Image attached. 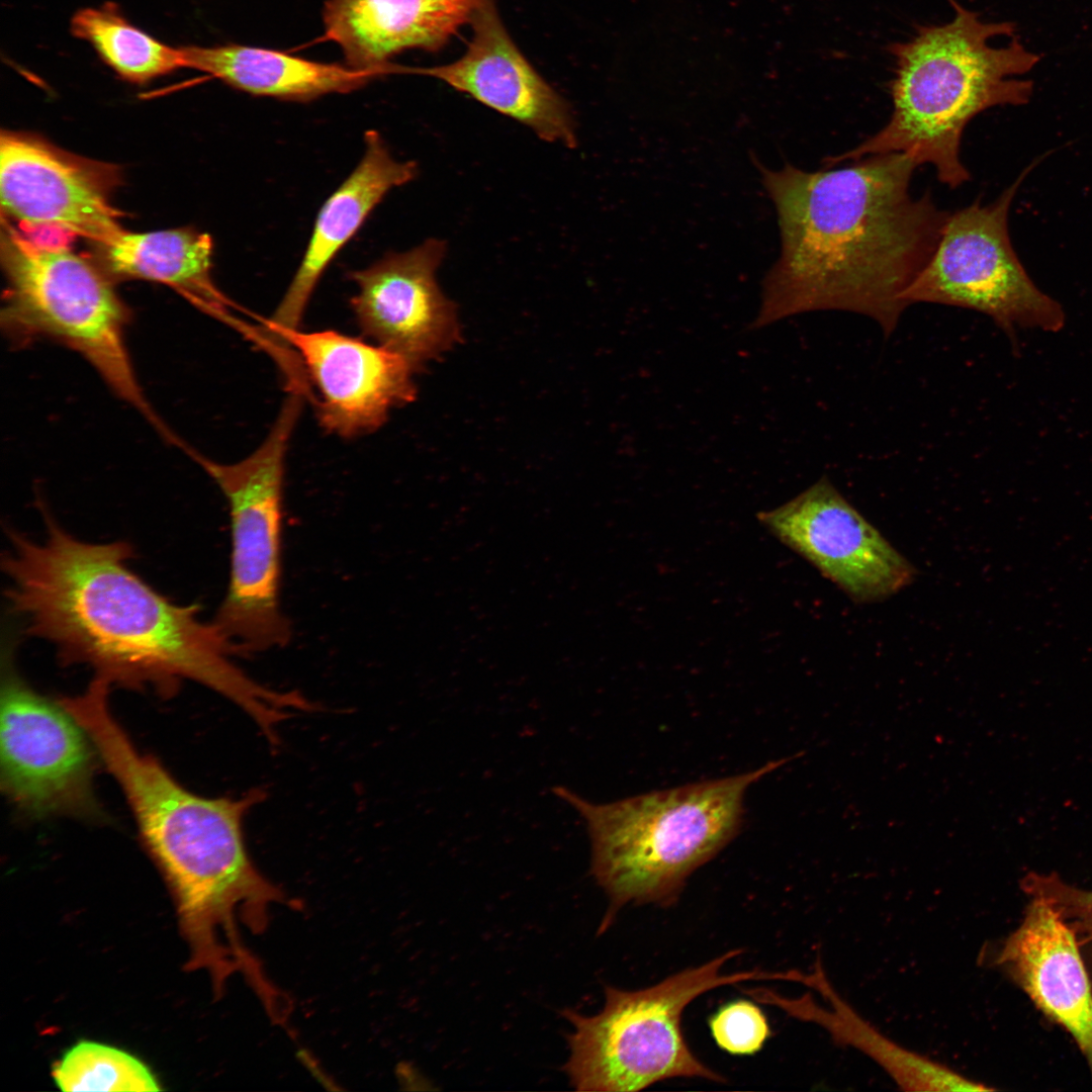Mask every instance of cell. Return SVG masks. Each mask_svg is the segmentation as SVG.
I'll use <instances>...</instances> for the list:
<instances>
[{"mask_svg": "<svg viewBox=\"0 0 1092 1092\" xmlns=\"http://www.w3.org/2000/svg\"><path fill=\"white\" fill-rule=\"evenodd\" d=\"M35 540L8 531L2 559L7 601L25 632L52 644L61 663L131 690L174 695L195 681L239 706L271 737L297 705L294 691L265 687L233 661L232 646L198 605H181L128 567L124 541L93 543L66 531L43 511Z\"/></svg>", "mask_w": 1092, "mask_h": 1092, "instance_id": "obj_1", "label": "cell"}, {"mask_svg": "<svg viewBox=\"0 0 1092 1092\" xmlns=\"http://www.w3.org/2000/svg\"><path fill=\"white\" fill-rule=\"evenodd\" d=\"M755 162L777 210L781 254L764 277L751 328L844 310L891 335L908 307L902 296L931 258L950 213L929 193H911L919 165L904 153L819 171Z\"/></svg>", "mask_w": 1092, "mask_h": 1092, "instance_id": "obj_2", "label": "cell"}, {"mask_svg": "<svg viewBox=\"0 0 1092 1092\" xmlns=\"http://www.w3.org/2000/svg\"><path fill=\"white\" fill-rule=\"evenodd\" d=\"M110 688L94 677L81 695L60 700L126 797L140 838L176 901L189 965L220 969L246 948L238 923L260 933L271 908L286 902L253 863L244 839V818L265 792L206 798L185 789L159 760L135 747L111 713Z\"/></svg>", "mask_w": 1092, "mask_h": 1092, "instance_id": "obj_3", "label": "cell"}, {"mask_svg": "<svg viewBox=\"0 0 1092 1092\" xmlns=\"http://www.w3.org/2000/svg\"><path fill=\"white\" fill-rule=\"evenodd\" d=\"M954 16L943 24L918 26L903 42L890 44L895 73L888 122L856 147L828 157L836 166L867 156L904 153L920 166L931 165L951 189L971 179L960 157L963 132L981 112L995 106L1027 104L1031 71L1040 55L1016 38L1011 21H985L952 3Z\"/></svg>", "mask_w": 1092, "mask_h": 1092, "instance_id": "obj_4", "label": "cell"}, {"mask_svg": "<svg viewBox=\"0 0 1092 1092\" xmlns=\"http://www.w3.org/2000/svg\"><path fill=\"white\" fill-rule=\"evenodd\" d=\"M800 755L740 775L606 804L589 802L563 786L553 787L552 793L585 822L590 873L610 900L601 929L628 904L673 905L688 878L739 832L747 789Z\"/></svg>", "mask_w": 1092, "mask_h": 1092, "instance_id": "obj_5", "label": "cell"}, {"mask_svg": "<svg viewBox=\"0 0 1092 1092\" xmlns=\"http://www.w3.org/2000/svg\"><path fill=\"white\" fill-rule=\"evenodd\" d=\"M741 951L729 950L647 988L627 991L608 986L603 1009L592 1016L564 1010L563 1015L573 1025L567 1036L570 1055L564 1067L573 1087L578 1091L630 1092L670 1078L724 1081L694 1055L685 1039L681 1019L691 1002L715 988L779 979V972L723 974L725 964Z\"/></svg>", "mask_w": 1092, "mask_h": 1092, "instance_id": "obj_6", "label": "cell"}, {"mask_svg": "<svg viewBox=\"0 0 1092 1092\" xmlns=\"http://www.w3.org/2000/svg\"><path fill=\"white\" fill-rule=\"evenodd\" d=\"M7 279L2 326L17 340L48 338L76 351L165 438L173 436L148 401L126 345L128 310L108 278L69 250L35 247L4 228Z\"/></svg>", "mask_w": 1092, "mask_h": 1092, "instance_id": "obj_7", "label": "cell"}, {"mask_svg": "<svg viewBox=\"0 0 1092 1092\" xmlns=\"http://www.w3.org/2000/svg\"><path fill=\"white\" fill-rule=\"evenodd\" d=\"M289 391L264 442L235 463L189 455L224 495L231 519V562L225 596L213 623L237 655L284 647L291 638L280 605L285 456L302 403Z\"/></svg>", "mask_w": 1092, "mask_h": 1092, "instance_id": "obj_8", "label": "cell"}, {"mask_svg": "<svg viewBox=\"0 0 1092 1092\" xmlns=\"http://www.w3.org/2000/svg\"><path fill=\"white\" fill-rule=\"evenodd\" d=\"M1034 165L995 201H975L949 213L931 258L902 296L907 306L928 302L976 310L1009 337L1016 327L1063 328L1062 306L1030 279L1008 233L1013 198Z\"/></svg>", "mask_w": 1092, "mask_h": 1092, "instance_id": "obj_9", "label": "cell"}, {"mask_svg": "<svg viewBox=\"0 0 1092 1092\" xmlns=\"http://www.w3.org/2000/svg\"><path fill=\"white\" fill-rule=\"evenodd\" d=\"M0 785L24 816L103 820L93 779L99 753L59 698L32 689L5 663L1 680Z\"/></svg>", "mask_w": 1092, "mask_h": 1092, "instance_id": "obj_10", "label": "cell"}, {"mask_svg": "<svg viewBox=\"0 0 1092 1092\" xmlns=\"http://www.w3.org/2000/svg\"><path fill=\"white\" fill-rule=\"evenodd\" d=\"M757 519L856 603L886 599L914 579L913 565L826 477Z\"/></svg>", "mask_w": 1092, "mask_h": 1092, "instance_id": "obj_11", "label": "cell"}, {"mask_svg": "<svg viewBox=\"0 0 1092 1092\" xmlns=\"http://www.w3.org/2000/svg\"><path fill=\"white\" fill-rule=\"evenodd\" d=\"M446 253L445 241L430 238L348 274L358 286L350 304L362 333L403 356L415 370L458 338L454 303L436 279Z\"/></svg>", "mask_w": 1092, "mask_h": 1092, "instance_id": "obj_12", "label": "cell"}, {"mask_svg": "<svg viewBox=\"0 0 1092 1092\" xmlns=\"http://www.w3.org/2000/svg\"><path fill=\"white\" fill-rule=\"evenodd\" d=\"M113 170L26 133L0 136V193L7 214L55 223L105 244L122 231L110 202Z\"/></svg>", "mask_w": 1092, "mask_h": 1092, "instance_id": "obj_13", "label": "cell"}, {"mask_svg": "<svg viewBox=\"0 0 1092 1092\" xmlns=\"http://www.w3.org/2000/svg\"><path fill=\"white\" fill-rule=\"evenodd\" d=\"M297 352L306 377L317 390V418L329 433L344 438L369 434L392 407L416 396L415 368L401 355L334 330L282 337Z\"/></svg>", "mask_w": 1092, "mask_h": 1092, "instance_id": "obj_14", "label": "cell"}, {"mask_svg": "<svg viewBox=\"0 0 1092 1092\" xmlns=\"http://www.w3.org/2000/svg\"><path fill=\"white\" fill-rule=\"evenodd\" d=\"M473 35L453 63L407 68L434 77L526 125L548 143L576 147L574 119L567 102L532 67L508 33L493 0L473 15Z\"/></svg>", "mask_w": 1092, "mask_h": 1092, "instance_id": "obj_15", "label": "cell"}, {"mask_svg": "<svg viewBox=\"0 0 1092 1092\" xmlns=\"http://www.w3.org/2000/svg\"><path fill=\"white\" fill-rule=\"evenodd\" d=\"M414 161H398L375 129L364 133L361 160L321 207L301 262L273 314L259 332L264 345L287 350L282 337L298 330L306 305L321 277L342 248L358 232L371 211L392 189L414 180Z\"/></svg>", "mask_w": 1092, "mask_h": 1092, "instance_id": "obj_16", "label": "cell"}, {"mask_svg": "<svg viewBox=\"0 0 1092 1092\" xmlns=\"http://www.w3.org/2000/svg\"><path fill=\"white\" fill-rule=\"evenodd\" d=\"M996 964L1073 1036L1092 1075V991L1072 927L1051 904L1031 897Z\"/></svg>", "mask_w": 1092, "mask_h": 1092, "instance_id": "obj_17", "label": "cell"}, {"mask_svg": "<svg viewBox=\"0 0 1092 1092\" xmlns=\"http://www.w3.org/2000/svg\"><path fill=\"white\" fill-rule=\"evenodd\" d=\"M489 0H328L326 37L342 50L346 65L382 74L399 73L389 60L405 51L442 49Z\"/></svg>", "mask_w": 1092, "mask_h": 1092, "instance_id": "obj_18", "label": "cell"}, {"mask_svg": "<svg viewBox=\"0 0 1092 1092\" xmlns=\"http://www.w3.org/2000/svg\"><path fill=\"white\" fill-rule=\"evenodd\" d=\"M789 981L818 992L828 1007L810 994L783 997L767 989L748 990L759 1002L778 1006L793 1017L822 1026L835 1044L851 1046L881 1066L905 1091H990L983 1083L968 1079L949 1067L893 1041L863 1019L829 982L818 957L811 973L789 971Z\"/></svg>", "mask_w": 1092, "mask_h": 1092, "instance_id": "obj_19", "label": "cell"}, {"mask_svg": "<svg viewBox=\"0 0 1092 1092\" xmlns=\"http://www.w3.org/2000/svg\"><path fill=\"white\" fill-rule=\"evenodd\" d=\"M181 51L184 68L208 73L252 95L288 101L307 102L331 93H349L382 75L235 43L186 46Z\"/></svg>", "mask_w": 1092, "mask_h": 1092, "instance_id": "obj_20", "label": "cell"}, {"mask_svg": "<svg viewBox=\"0 0 1092 1092\" xmlns=\"http://www.w3.org/2000/svg\"><path fill=\"white\" fill-rule=\"evenodd\" d=\"M105 263L115 275L171 286L203 311L248 335L229 309L234 303L212 279V239L192 230L130 233L122 230L101 245Z\"/></svg>", "mask_w": 1092, "mask_h": 1092, "instance_id": "obj_21", "label": "cell"}, {"mask_svg": "<svg viewBox=\"0 0 1092 1092\" xmlns=\"http://www.w3.org/2000/svg\"><path fill=\"white\" fill-rule=\"evenodd\" d=\"M75 37L88 41L120 78L145 84L184 68L181 48L168 46L129 22L114 3L78 10Z\"/></svg>", "mask_w": 1092, "mask_h": 1092, "instance_id": "obj_22", "label": "cell"}, {"mask_svg": "<svg viewBox=\"0 0 1092 1092\" xmlns=\"http://www.w3.org/2000/svg\"><path fill=\"white\" fill-rule=\"evenodd\" d=\"M63 1091H159L149 1068L132 1055L100 1042L82 1040L53 1069Z\"/></svg>", "mask_w": 1092, "mask_h": 1092, "instance_id": "obj_23", "label": "cell"}, {"mask_svg": "<svg viewBox=\"0 0 1092 1092\" xmlns=\"http://www.w3.org/2000/svg\"><path fill=\"white\" fill-rule=\"evenodd\" d=\"M709 1024L718 1046L732 1055L755 1054L770 1035L765 1015L758 1006L746 1000L724 1005Z\"/></svg>", "mask_w": 1092, "mask_h": 1092, "instance_id": "obj_24", "label": "cell"}, {"mask_svg": "<svg viewBox=\"0 0 1092 1092\" xmlns=\"http://www.w3.org/2000/svg\"><path fill=\"white\" fill-rule=\"evenodd\" d=\"M1029 897L1051 904L1073 930L1092 938V891L1065 883L1058 875L1027 874L1021 881Z\"/></svg>", "mask_w": 1092, "mask_h": 1092, "instance_id": "obj_25", "label": "cell"}, {"mask_svg": "<svg viewBox=\"0 0 1092 1092\" xmlns=\"http://www.w3.org/2000/svg\"><path fill=\"white\" fill-rule=\"evenodd\" d=\"M22 233L20 234L32 245L43 250H69V246L77 235L75 232L55 223L22 222Z\"/></svg>", "mask_w": 1092, "mask_h": 1092, "instance_id": "obj_26", "label": "cell"}]
</instances>
